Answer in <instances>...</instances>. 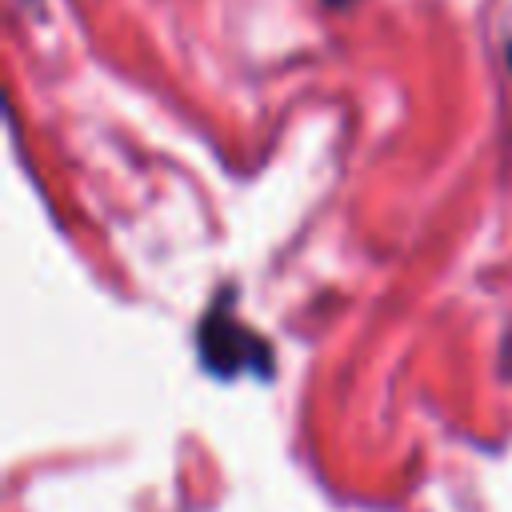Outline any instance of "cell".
Instances as JSON below:
<instances>
[{
	"label": "cell",
	"mask_w": 512,
	"mask_h": 512,
	"mask_svg": "<svg viewBox=\"0 0 512 512\" xmlns=\"http://www.w3.org/2000/svg\"><path fill=\"white\" fill-rule=\"evenodd\" d=\"M196 340H200L204 364H208L212 372H220V376H236V372H244V368L268 372V364H272L268 344H264L252 328H244L232 312H224V308H212V312L200 320Z\"/></svg>",
	"instance_id": "obj_1"
},
{
	"label": "cell",
	"mask_w": 512,
	"mask_h": 512,
	"mask_svg": "<svg viewBox=\"0 0 512 512\" xmlns=\"http://www.w3.org/2000/svg\"><path fill=\"white\" fill-rule=\"evenodd\" d=\"M324 4H332V8H340V4H348V0H324Z\"/></svg>",
	"instance_id": "obj_2"
},
{
	"label": "cell",
	"mask_w": 512,
	"mask_h": 512,
	"mask_svg": "<svg viewBox=\"0 0 512 512\" xmlns=\"http://www.w3.org/2000/svg\"><path fill=\"white\" fill-rule=\"evenodd\" d=\"M508 72H512V44H508Z\"/></svg>",
	"instance_id": "obj_3"
}]
</instances>
